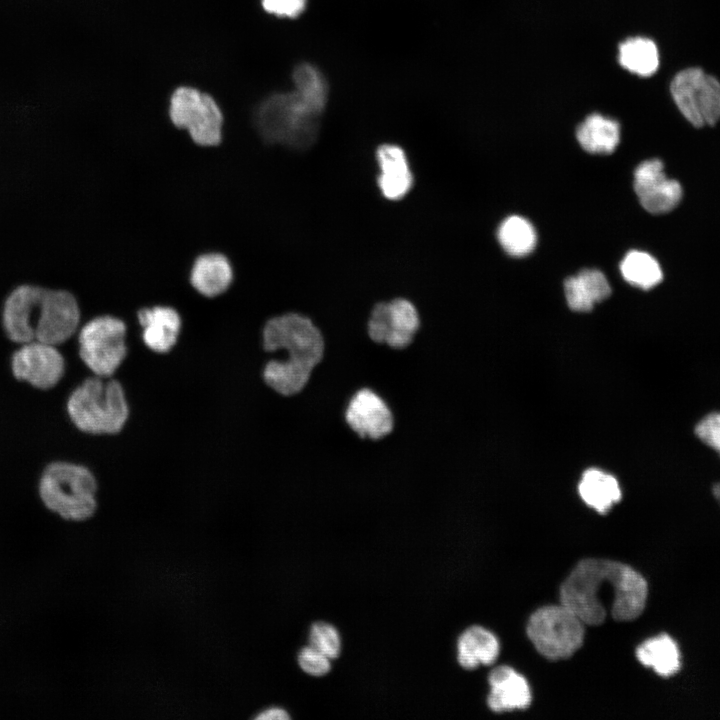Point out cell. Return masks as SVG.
Masks as SVG:
<instances>
[{
  "label": "cell",
  "instance_id": "1",
  "mask_svg": "<svg viewBox=\"0 0 720 720\" xmlns=\"http://www.w3.org/2000/svg\"><path fill=\"white\" fill-rule=\"evenodd\" d=\"M604 594L613 600L611 616L631 621L643 612L648 586L630 566L605 559L581 560L562 583L560 604L575 613L585 625H601L607 616Z\"/></svg>",
  "mask_w": 720,
  "mask_h": 720
},
{
  "label": "cell",
  "instance_id": "2",
  "mask_svg": "<svg viewBox=\"0 0 720 720\" xmlns=\"http://www.w3.org/2000/svg\"><path fill=\"white\" fill-rule=\"evenodd\" d=\"M66 410L78 430L94 435L120 432L129 415L121 384L99 376L85 379L70 393Z\"/></svg>",
  "mask_w": 720,
  "mask_h": 720
},
{
  "label": "cell",
  "instance_id": "3",
  "mask_svg": "<svg viewBox=\"0 0 720 720\" xmlns=\"http://www.w3.org/2000/svg\"><path fill=\"white\" fill-rule=\"evenodd\" d=\"M320 115L292 91L266 98L256 109L255 123L265 142L302 150L314 143Z\"/></svg>",
  "mask_w": 720,
  "mask_h": 720
},
{
  "label": "cell",
  "instance_id": "4",
  "mask_svg": "<svg viewBox=\"0 0 720 720\" xmlns=\"http://www.w3.org/2000/svg\"><path fill=\"white\" fill-rule=\"evenodd\" d=\"M38 492L45 507L66 520H86L96 511V479L80 464H47L40 473Z\"/></svg>",
  "mask_w": 720,
  "mask_h": 720
},
{
  "label": "cell",
  "instance_id": "5",
  "mask_svg": "<svg viewBox=\"0 0 720 720\" xmlns=\"http://www.w3.org/2000/svg\"><path fill=\"white\" fill-rule=\"evenodd\" d=\"M263 348L273 353L283 351L286 361L313 371L322 363L326 342L320 328L307 316L288 312L269 319L262 332Z\"/></svg>",
  "mask_w": 720,
  "mask_h": 720
},
{
  "label": "cell",
  "instance_id": "6",
  "mask_svg": "<svg viewBox=\"0 0 720 720\" xmlns=\"http://www.w3.org/2000/svg\"><path fill=\"white\" fill-rule=\"evenodd\" d=\"M581 619L560 604L535 611L527 624V635L545 658L557 661L570 658L583 644L585 628Z\"/></svg>",
  "mask_w": 720,
  "mask_h": 720
},
{
  "label": "cell",
  "instance_id": "7",
  "mask_svg": "<svg viewBox=\"0 0 720 720\" xmlns=\"http://www.w3.org/2000/svg\"><path fill=\"white\" fill-rule=\"evenodd\" d=\"M126 325L114 316H98L83 325L78 334L79 356L95 375L111 377L127 354Z\"/></svg>",
  "mask_w": 720,
  "mask_h": 720
},
{
  "label": "cell",
  "instance_id": "8",
  "mask_svg": "<svg viewBox=\"0 0 720 720\" xmlns=\"http://www.w3.org/2000/svg\"><path fill=\"white\" fill-rule=\"evenodd\" d=\"M169 116L196 144L215 146L221 142L223 115L208 94L192 87L177 88L170 99Z\"/></svg>",
  "mask_w": 720,
  "mask_h": 720
},
{
  "label": "cell",
  "instance_id": "9",
  "mask_svg": "<svg viewBox=\"0 0 720 720\" xmlns=\"http://www.w3.org/2000/svg\"><path fill=\"white\" fill-rule=\"evenodd\" d=\"M670 91L682 115L695 127L720 119V82L702 69L687 68L675 75Z\"/></svg>",
  "mask_w": 720,
  "mask_h": 720
},
{
  "label": "cell",
  "instance_id": "10",
  "mask_svg": "<svg viewBox=\"0 0 720 720\" xmlns=\"http://www.w3.org/2000/svg\"><path fill=\"white\" fill-rule=\"evenodd\" d=\"M12 377L39 390L56 387L65 374V359L57 346L38 340L17 345L9 357Z\"/></svg>",
  "mask_w": 720,
  "mask_h": 720
},
{
  "label": "cell",
  "instance_id": "11",
  "mask_svg": "<svg viewBox=\"0 0 720 720\" xmlns=\"http://www.w3.org/2000/svg\"><path fill=\"white\" fill-rule=\"evenodd\" d=\"M420 328L416 306L405 298L376 303L368 317L367 335L378 345L400 351L414 342Z\"/></svg>",
  "mask_w": 720,
  "mask_h": 720
},
{
  "label": "cell",
  "instance_id": "12",
  "mask_svg": "<svg viewBox=\"0 0 720 720\" xmlns=\"http://www.w3.org/2000/svg\"><path fill=\"white\" fill-rule=\"evenodd\" d=\"M348 428L362 440L379 441L392 434L395 419L391 407L369 387L354 392L344 410Z\"/></svg>",
  "mask_w": 720,
  "mask_h": 720
},
{
  "label": "cell",
  "instance_id": "13",
  "mask_svg": "<svg viewBox=\"0 0 720 720\" xmlns=\"http://www.w3.org/2000/svg\"><path fill=\"white\" fill-rule=\"evenodd\" d=\"M80 318L74 295L65 290L45 288L35 326V340L62 345L77 332Z\"/></svg>",
  "mask_w": 720,
  "mask_h": 720
},
{
  "label": "cell",
  "instance_id": "14",
  "mask_svg": "<svg viewBox=\"0 0 720 720\" xmlns=\"http://www.w3.org/2000/svg\"><path fill=\"white\" fill-rule=\"evenodd\" d=\"M44 287L25 284L16 287L6 297L2 312L3 332L14 345L35 340V326Z\"/></svg>",
  "mask_w": 720,
  "mask_h": 720
},
{
  "label": "cell",
  "instance_id": "15",
  "mask_svg": "<svg viewBox=\"0 0 720 720\" xmlns=\"http://www.w3.org/2000/svg\"><path fill=\"white\" fill-rule=\"evenodd\" d=\"M634 189L643 208L652 214L672 211L683 194L681 184L667 177L659 159L646 160L637 166Z\"/></svg>",
  "mask_w": 720,
  "mask_h": 720
},
{
  "label": "cell",
  "instance_id": "16",
  "mask_svg": "<svg viewBox=\"0 0 720 720\" xmlns=\"http://www.w3.org/2000/svg\"><path fill=\"white\" fill-rule=\"evenodd\" d=\"M137 317L142 327V339L150 350L166 353L173 348L181 329V318L175 309L159 305L143 308Z\"/></svg>",
  "mask_w": 720,
  "mask_h": 720
},
{
  "label": "cell",
  "instance_id": "17",
  "mask_svg": "<svg viewBox=\"0 0 720 720\" xmlns=\"http://www.w3.org/2000/svg\"><path fill=\"white\" fill-rule=\"evenodd\" d=\"M376 156L381 171L377 182L382 195L389 200L403 198L413 185L405 152L397 145L383 144Z\"/></svg>",
  "mask_w": 720,
  "mask_h": 720
},
{
  "label": "cell",
  "instance_id": "18",
  "mask_svg": "<svg viewBox=\"0 0 720 720\" xmlns=\"http://www.w3.org/2000/svg\"><path fill=\"white\" fill-rule=\"evenodd\" d=\"M491 691L488 706L496 713L515 709H526L531 703V692L527 681L512 668L499 666L489 675Z\"/></svg>",
  "mask_w": 720,
  "mask_h": 720
},
{
  "label": "cell",
  "instance_id": "19",
  "mask_svg": "<svg viewBox=\"0 0 720 720\" xmlns=\"http://www.w3.org/2000/svg\"><path fill=\"white\" fill-rule=\"evenodd\" d=\"M233 280V270L226 256L219 253L200 255L194 261L190 273L193 288L206 297L225 292Z\"/></svg>",
  "mask_w": 720,
  "mask_h": 720
},
{
  "label": "cell",
  "instance_id": "20",
  "mask_svg": "<svg viewBox=\"0 0 720 720\" xmlns=\"http://www.w3.org/2000/svg\"><path fill=\"white\" fill-rule=\"evenodd\" d=\"M568 306L577 312H588L594 305L609 297L610 285L599 270L584 269L564 283Z\"/></svg>",
  "mask_w": 720,
  "mask_h": 720
},
{
  "label": "cell",
  "instance_id": "21",
  "mask_svg": "<svg viewBox=\"0 0 720 720\" xmlns=\"http://www.w3.org/2000/svg\"><path fill=\"white\" fill-rule=\"evenodd\" d=\"M499 654L497 638L488 630L473 626L463 632L458 640V661L468 670L479 665L493 664Z\"/></svg>",
  "mask_w": 720,
  "mask_h": 720
},
{
  "label": "cell",
  "instance_id": "22",
  "mask_svg": "<svg viewBox=\"0 0 720 720\" xmlns=\"http://www.w3.org/2000/svg\"><path fill=\"white\" fill-rule=\"evenodd\" d=\"M314 371L284 359H272L263 369L265 384L283 397H293L308 386Z\"/></svg>",
  "mask_w": 720,
  "mask_h": 720
},
{
  "label": "cell",
  "instance_id": "23",
  "mask_svg": "<svg viewBox=\"0 0 720 720\" xmlns=\"http://www.w3.org/2000/svg\"><path fill=\"white\" fill-rule=\"evenodd\" d=\"M577 140L589 153H612L620 140V126L617 121L600 114L589 115L577 128Z\"/></svg>",
  "mask_w": 720,
  "mask_h": 720
},
{
  "label": "cell",
  "instance_id": "24",
  "mask_svg": "<svg viewBox=\"0 0 720 720\" xmlns=\"http://www.w3.org/2000/svg\"><path fill=\"white\" fill-rule=\"evenodd\" d=\"M578 490L583 501L601 514L607 513L622 496L618 481L598 469L583 473Z\"/></svg>",
  "mask_w": 720,
  "mask_h": 720
},
{
  "label": "cell",
  "instance_id": "25",
  "mask_svg": "<svg viewBox=\"0 0 720 720\" xmlns=\"http://www.w3.org/2000/svg\"><path fill=\"white\" fill-rule=\"evenodd\" d=\"M637 659L658 675L670 677L681 667L680 652L675 641L666 634L646 640L636 650Z\"/></svg>",
  "mask_w": 720,
  "mask_h": 720
},
{
  "label": "cell",
  "instance_id": "26",
  "mask_svg": "<svg viewBox=\"0 0 720 720\" xmlns=\"http://www.w3.org/2000/svg\"><path fill=\"white\" fill-rule=\"evenodd\" d=\"M620 65L631 73L642 77L654 74L659 66V52L656 44L644 37H632L619 45Z\"/></svg>",
  "mask_w": 720,
  "mask_h": 720
},
{
  "label": "cell",
  "instance_id": "27",
  "mask_svg": "<svg viewBox=\"0 0 720 720\" xmlns=\"http://www.w3.org/2000/svg\"><path fill=\"white\" fill-rule=\"evenodd\" d=\"M497 237L502 248L515 257L529 254L537 242L533 225L526 218L517 215L510 216L501 223Z\"/></svg>",
  "mask_w": 720,
  "mask_h": 720
},
{
  "label": "cell",
  "instance_id": "28",
  "mask_svg": "<svg viewBox=\"0 0 720 720\" xmlns=\"http://www.w3.org/2000/svg\"><path fill=\"white\" fill-rule=\"evenodd\" d=\"M624 279L631 285L648 290L658 285L663 278L659 263L650 254L633 250L620 263Z\"/></svg>",
  "mask_w": 720,
  "mask_h": 720
},
{
  "label": "cell",
  "instance_id": "29",
  "mask_svg": "<svg viewBox=\"0 0 720 720\" xmlns=\"http://www.w3.org/2000/svg\"><path fill=\"white\" fill-rule=\"evenodd\" d=\"M295 92L311 107L322 113L328 97V85L322 73L313 65L303 63L293 73Z\"/></svg>",
  "mask_w": 720,
  "mask_h": 720
},
{
  "label": "cell",
  "instance_id": "30",
  "mask_svg": "<svg viewBox=\"0 0 720 720\" xmlns=\"http://www.w3.org/2000/svg\"><path fill=\"white\" fill-rule=\"evenodd\" d=\"M309 645L329 659L336 658L341 649L339 633L331 624L316 622L310 630Z\"/></svg>",
  "mask_w": 720,
  "mask_h": 720
},
{
  "label": "cell",
  "instance_id": "31",
  "mask_svg": "<svg viewBox=\"0 0 720 720\" xmlns=\"http://www.w3.org/2000/svg\"><path fill=\"white\" fill-rule=\"evenodd\" d=\"M298 662L306 673L313 676L325 675L330 670L329 658L310 645L300 650Z\"/></svg>",
  "mask_w": 720,
  "mask_h": 720
},
{
  "label": "cell",
  "instance_id": "32",
  "mask_svg": "<svg viewBox=\"0 0 720 720\" xmlns=\"http://www.w3.org/2000/svg\"><path fill=\"white\" fill-rule=\"evenodd\" d=\"M697 437L720 456V413L705 416L696 426Z\"/></svg>",
  "mask_w": 720,
  "mask_h": 720
},
{
  "label": "cell",
  "instance_id": "33",
  "mask_svg": "<svg viewBox=\"0 0 720 720\" xmlns=\"http://www.w3.org/2000/svg\"><path fill=\"white\" fill-rule=\"evenodd\" d=\"M262 5L270 14L295 18L304 11L306 0H262Z\"/></svg>",
  "mask_w": 720,
  "mask_h": 720
},
{
  "label": "cell",
  "instance_id": "34",
  "mask_svg": "<svg viewBox=\"0 0 720 720\" xmlns=\"http://www.w3.org/2000/svg\"><path fill=\"white\" fill-rule=\"evenodd\" d=\"M289 718L290 716L285 710L276 707L264 710L256 716V719L259 720H285Z\"/></svg>",
  "mask_w": 720,
  "mask_h": 720
},
{
  "label": "cell",
  "instance_id": "35",
  "mask_svg": "<svg viewBox=\"0 0 720 720\" xmlns=\"http://www.w3.org/2000/svg\"><path fill=\"white\" fill-rule=\"evenodd\" d=\"M713 494H714L715 498L717 499V501H718L719 504H720V483L714 485V487H713Z\"/></svg>",
  "mask_w": 720,
  "mask_h": 720
}]
</instances>
